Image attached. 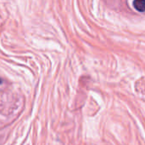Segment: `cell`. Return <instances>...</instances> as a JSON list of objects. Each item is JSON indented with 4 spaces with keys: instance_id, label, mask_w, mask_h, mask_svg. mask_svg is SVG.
Masks as SVG:
<instances>
[{
    "instance_id": "cell-1",
    "label": "cell",
    "mask_w": 145,
    "mask_h": 145,
    "mask_svg": "<svg viewBox=\"0 0 145 145\" xmlns=\"http://www.w3.org/2000/svg\"><path fill=\"white\" fill-rule=\"evenodd\" d=\"M133 7L139 12H145V0H134Z\"/></svg>"
}]
</instances>
